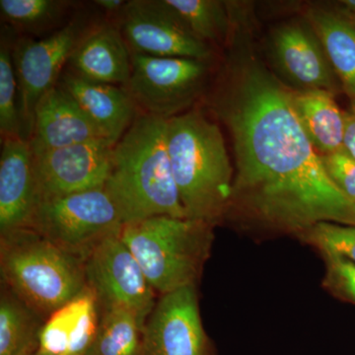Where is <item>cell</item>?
Masks as SVG:
<instances>
[{"instance_id": "cell-1", "label": "cell", "mask_w": 355, "mask_h": 355, "mask_svg": "<svg viewBox=\"0 0 355 355\" xmlns=\"http://www.w3.org/2000/svg\"><path fill=\"white\" fill-rule=\"evenodd\" d=\"M254 28L250 11L236 9L210 99L234 154L226 214L299 236L322 222L355 226V202L327 173L294 108L293 89L263 62Z\"/></svg>"}, {"instance_id": "cell-2", "label": "cell", "mask_w": 355, "mask_h": 355, "mask_svg": "<svg viewBox=\"0 0 355 355\" xmlns=\"http://www.w3.org/2000/svg\"><path fill=\"white\" fill-rule=\"evenodd\" d=\"M167 120L141 113L112 149L104 189L125 224L156 216L188 218L173 176Z\"/></svg>"}, {"instance_id": "cell-3", "label": "cell", "mask_w": 355, "mask_h": 355, "mask_svg": "<svg viewBox=\"0 0 355 355\" xmlns=\"http://www.w3.org/2000/svg\"><path fill=\"white\" fill-rule=\"evenodd\" d=\"M166 135L187 217L214 225L227 214L235 174L220 128L191 109L167 120Z\"/></svg>"}, {"instance_id": "cell-4", "label": "cell", "mask_w": 355, "mask_h": 355, "mask_svg": "<svg viewBox=\"0 0 355 355\" xmlns=\"http://www.w3.org/2000/svg\"><path fill=\"white\" fill-rule=\"evenodd\" d=\"M211 226L196 219L156 216L125 224L120 237L149 284L164 295L195 286L209 254Z\"/></svg>"}, {"instance_id": "cell-5", "label": "cell", "mask_w": 355, "mask_h": 355, "mask_svg": "<svg viewBox=\"0 0 355 355\" xmlns=\"http://www.w3.org/2000/svg\"><path fill=\"white\" fill-rule=\"evenodd\" d=\"M1 275L35 312L51 313L85 288L79 258L44 239L31 228L1 236Z\"/></svg>"}, {"instance_id": "cell-6", "label": "cell", "mask_w": 355, "mask_h": 355, "mask_svg": "<svg viewBox=\"0 0 355 355\" xmlns=\"http://www.w3.org/2000/svg\"><path fill=\"white\" fill-rule=\"evenodd\" d=\"M118 209L104 188L42 198L29 227L77 258L123 228Z\"/></svg>"}, {"instance_id": "cell-7", "label": "cell", "mask_w": 355, "mask_h": 355, "mask_svg": "<svg viewBox=\"0 0 355 355\" xmlns=\"http://www.w3.org/2000/svg\"><path fill=\"white\" fill-rule=\"evenodd\" d=\"M209 72L210 60L132 53V72L123 87L141 113L169 120L202 97Z\"/></svg>"}, {"instance_id": "cell-8", "label": "cell", "mask_w": 355, "mask_h": 355, "mask_svg": "<svg viewBox=\"0 0 355 355\" xmlns=\"http://www.w3.org/2000/svg\"><path fill=\"white\" fill-rule=\"evenodd\" d=\"M89 29L86 18L78 16L46 38H22L14 42L18 106L28 140L39 102L58 85L62 69Z\"/></svg>"}, {"instance_id": "cell-9", "label": "cell", "mask_w": 355, "mask_h": 355, "mask_svg": "<svg viewBox=\"0 0 355 355\" xmlns=\"http://www.w3.org/2000/svg\"><path fill=\"white\" fill-rule=\"evenodd\" d=\"M83 265L86 286L94 292L100 308L128 311L144 328L156 305L155 291L120 233L96 245Z\"/></svg>"}, {"instance_id": "cell-10", "label": "cell", "mask_w": 355, "mask_h": 355, "mask_svg": "<svg viewBox=\"0 0 355 355\" xmlns=\"http://www.w3.org/2000/svg\"><path fill=\"white\" fill-rule=\"evenodd\" d=\"M116 24L132 53L212 60V46L198 39L165 0L127 1Z\"/></svg>"}, {"instance_id": "cell-11", "label": "cell", "mask_w": 355, "mask_h": 355, "mask_svg": "<svg viewBox=\"0 0 355 355\" xmlns=\"http://www.w3.org/2000/svg\"><path fill=\"white\" fill-rule=\"evenodd\" d=\"M113 146L98 139L33 153L41 200L104 188Z\"/></svg>"}, {"instance_id": "cell-12", "label": "cell", "mask_w": 355, "mask_h": 355, "mask_svg": "<svg viewBox=\"0 0 355 355\" xmlns=\"http://www.w3.org/2000/svg\"><path fill=\"white\" fill-rule=\"evenodd\" d=\"M270 51L280 74L293 90L343 91L321 42L308 21L293 19L270 32Z\"/></svg>"}, {"instance_id": "cell-13", "label": "cell", "mask_w": 355, "mask_h": 355, "mask_svg": "<svg viewBox=\"0 0 355 355\" xmlns=\"http://www.w3.org/2000/svg\"><path fill=\"white\" fill-rule=\"evenodd\" d=\"M141 355H207L195 286L159 299L144 324Z\"/></svg>"}, {"instance_id": "cell-14", "label": "cell", "mask_w": 355, "mask_h": 355, "mask_svg": "<svg viewBox=\"0 0 355 355\" xmlns=\"http://www.w3.org/2000/svg\"><path fill=\"white\" fill-rule=\"evenodd\" d=\"M0 232L1 236L29 227L40 193L29 140H1Z\"/></svg>"}, {"instance_id": "cell-15", "label": "cell", "mask_w": 355, "mask_h": 355, "mask_svg": "<svg viewBox=\"0 0 355 355\" xmlns=\"http://www.w3.org/2000/svg\"><path fill=\"white\" fill-rule=\"evenodd\" d=\"M98 139H104L74 98L60 84L42 98L35 110L29 139L33 153Z\"/></svg>"}, {"instance_id": "cell-16", "label": "cell", "mask_w": 355, "mask_h": 355, "mask_svg": "<svg viewBox=\"0 0 355 355\" xmlns=\"http://www.w3.org/2000/svg\"><path fill=\"white\" fill-rule=\"evenodd\" d=\"M60 84L79 105L103 139L114 144L132 125L139 110L123 86L96 83L65 71Z\"/></svg>"}, {"instance_id": "cell-17", "label": "cell", "mask_w": 355, "mask_h": 355, "mask_svg": "<svg viewBox=\"0 0 355 355\" xmlns=\"http://www.w3.org/2000/svg\"><path fill=\"white\" fill-rule=\"evenodd\" d=\"M69 64L83 78L125 86L132 72V51L116 22L102 23L85 33Z\"/></svg>"}, {"instance_id": "cell-18", "label": "cell", "mask_w": 355, "mask_h": 355, "mask_svg": "<svg viewBox=\"0 0 355 355\" xmlns=\"http://www.w3.org/2000/svg\"><path fill=\"white\" fill-rule=\"evenodd\" d=\"M99 302L87 286L67 304L51 313L42 327L39 354L86 355L99 326Z\"/></svg>"}, {"instance_id": "cell-19", "label": "cell", "mask_w": 355, "mask_h": 355, "mask_svg": "<svg viewBox=\"0 0 355 355\" xmlns=\"http://www.w3.org/2000/svg\"><path fill=\"white\" fill-rule=\"evenodd\" d=\"M304 18L321 42L343 92L355 101V20L324 6L308 7Z\"/></svg>"}, {"instance_id": "cell-20", "label": "cell", "mask_w": 355, "mask_h": 355, "mask_svg": "<svg viewBox=\"0 0 355 355\" xmlns=\"http://www.w3.org/2000/svg\"><path fill=\"white\" fill-rule=\"evenodd\" d=\"M293 104L301 125L320 155L343 148L345 111L330 91L293 90Z\"/></svg>"}, {"instance_id": "cell-21", "label": "cell", "mask_w": 355, "mask_h": 355, "mask_svg": "<svg viewBox=\"0 0 355 355\" xmlns=\"http://www.w3.org/2000/svg\"><path fill=\"white\" fill-rule=\"evenodd\" d=\"M187 27L205 43L227 46L232 30L229 1L165 0Z\"/></svg>"}, {"instance_id": "cell-22", "label": "cell", "mask_w": 355, "mask_h": 355, "mask_svg": "<svg viewBox=\"0 0 355 355\" xmlns=\"http://www.w3.org/2000/svg\"><path fill=\"white\" fill-rule=\"evenodd\" d=\"M42 327L35 311L19 298L0 301V355H33L38 352Z\"/></svg>"}, {"instance_id": "cell-23", "label": "cell", "mask_w": 355, "mask_h": 355, "mask_svg": "<svg viewBox=\"0 0 355 355\" xmlns=\"http://www.w3.org/2000/svg\"><path fill=\"white\" fill-rule=\"evenodd\" d=\"M144 329L139 319L128 311L103 310L86 355H141Z\"/></svg>"}, {"instance_id": "cell-24", "label": "cell", "mask_w": 355, "mask_h": 355, "mask_svg": "<svg viewBox=\"0 0 355 355\" xmlns=\"http://www.w3.org/2000/svg\"><path fill=\"white\" fill-rule=\"evenodd\" d=\"M71 4L64 0H0V11L11 27L39 33L58 25Z\"/></svg>"}, {"instance_id": "cell-25", "label": "cell", "mask_w": 355, "mask_h": 355, "mask_svg": "<svg viewBox=\"0 0 355 355\" xmlns=\"http://www.w3.org/2000/svg\"><path fill=\"white\" fill-rule=\"evenodd\" d=\"M12 33L1 30L0 38V132L1 140L25 139L22 119L17 105V78L13 64Z\"/></svg>"}, {"instance_id": "cell-26", "label": "cell", "mask_w": 355, "mask_h": 355, "mask_svg": "<svg viewBox=\"0 0 355 355\" xmlns=\"http://www.w3.org/2000/svg\"><path fill=\"white\" fill-rule=\"evenodd\" d=\"M320 252L328 251L355 263V226L322 222L301 236Z\"/></svg>"}, {"instance_id": "cell-27", "label": "cell", "mask_w": 355, "mask_h": 355, "mask_svg": "<svg viewBox=\"0 0 355 355\" xmlns=\"http://www.w3.org/2000/svg\"><path fill=\"white\" fill-rule=\"evenodd\" d=\"M326 273L323 286L335 297L355 305V263L331 252H320Z\"/></svg>"}, {"instance_id": "cell-28", "label": "cell", "mask_w": 355, "mask_h": 355, "mask_svg": "<svg viewBox=\"0 0 355 355\" xmlns=\"http://www.w3.org/2000/svg\"><path fill=\"white\" fill-rule=\"evenodd\" d=\"M326 171L334 184L355 202V158L343 147L335 153L322 155Z\"/></svg>"}, {"instance_id": "cell-29", "label": "cell", "mask_w": 355, "mask_h": 355, "mask_svg": "<svg viewBox=\"0 0 355 355\" xmlns=\"http://www.w3.org/2000/svg\"><path fill=\"white\" fill-rule=\"evenodd\" d=\"M345 123L343 147L355 158V101H349L345 111Z\"/></svg>"}, {"instance_id": "cell-30", "label": "cell", "mask_w": 355, "mask_h": 355, "mask_svg": "<svg viewBox=\"0 0 355 355\" xmlns=\"http://www.w3.org/2000/svg\"><path fill=\"white\" fill-rule=\"evenodd\" d=\"M94 3L106 12L119 14L123 10L127 1L123 0H96Z\"/></svg>"}, {"instance_id": "cell-31", "label": "cell", "mask_w": 355, "mask_h": 355, "mask_svg": "<svg viewBox=\"0 0 355 355\" xmlns=\"http://www.w3.org/2000/svg\"><path fill=\"white\" fill-rule=\"evenodd\" d=\"M331 6L340 13L355 19V0H342V1L336 2V4Z\"/></svg>"}, {"instance_id": "cell-32", "label": "cell", "mask_w": 355, "mask_h": 355, "mask_svg": "<svg viewBox=\"0 0 355 355\" xmlns=\"http://www.w3.org/2000/svg\"><path fill=\"white\" fill-rule=\"evenodd\" d=\"M33 355H46V354H39V352H36V354H34Z\"/></svg>"}, {"instance_id": "cell-33", "label": "cell", "mask_w": 355, "mask_h": 355, "mask_svg": "<svg viewBox=\"0 0 355 355\" xmlns=\"http://www.w3.org/2000/svg\"><path fill=\"white\" fill-rule=\"evenodd\" d=\"M347 17H349V16H347ZM352 19H354V18H352ZM355 20V19H354Z\"/></svg>"}]
</instances>
